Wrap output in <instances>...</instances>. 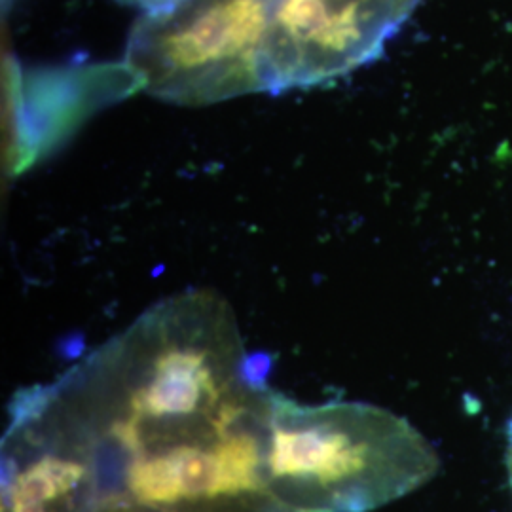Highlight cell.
<instances>
[{
	"mask_svg": "<svg viewBox=\"0 0 512 512\" xmlns=\"http://www.w3.org/2000/svg\"><path fill=\"white\" fill-rule=\"evenodd\" d=\"M439 469L431 442L380 406L275 397L268 478L283 512L374 511Z\"/></svg>",
	"mask_w": 512,
	"mask_h": 512,
	"instance_id": "1",
	"label": "cell"
},
{
	"mask_svg": "<svg viewBox=\"0 0 512 512\" xmlns=\"http://www.w3.org/2000/svg\"><path fill=\"white\" fill-rule=\"evenodd\" d=\"M268 0H183L135 31L129 57L148 90L211 103L266 90Z\"/></svg>",
	"mask_w": 512,
	"mask_h": 512,
	"instance_id": "2",
	"label": "cell"
},
{
	"mask_svg": "<svg viewBox=\"0 0 512 512\" xmlns=\"http://www.w3.org/2000/svg\"><path fill=\"white\" fill-rule=\"evenodd\" d=\"M418 0H268L266 90L310 86L374 59Z\"/></svg>",
	"mask_w": 512,
	"mask_h": 512,
	"instance_id": "3",
	"label": "cell"
},
{
	"mask_svg": "<svg viewBox=\"0 0 512 512\" xmlns=\"http://www.w3.org/2000/svg\"><path fill=\"white\" fill-rule=\"evenodd\" d=\"M110 512H141L137 511V509H112Z\"/></svg>",
	"mask_w": 512,
	"mask_h": 512,
	"instance_id": "4",
	"label": "cell"
}]
</instances>
